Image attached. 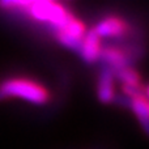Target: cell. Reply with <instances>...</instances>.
<instances>
[{
	"label": "cell",
	"instance_id": "cell-1",
	"mask_svg": "<svg viewBox=\"0 0 149 149\" xmlns=\"http://www.w3.org/2000/svg\"><path fill=\"white\" fill-rule=\"evenodd\" d=\"M0 7L25 13L36 22L49 25L51 29H54V31L64 26L71 18L74 17L73 13L70 12L62 3L52 0H9L0 1Z\"/></svg>",
	"mask_w": 149,
	"mask_h": 149
},
{
	"label": "cell",
	"instance_id": "cell-2",
	"mask_svg": "<svg viewBox=\"0 0 149 149\" xmlns=\"http://www.w3.org/2000/svg\"><path fill=\"white\" fill-rule=\"evenodd\" d=\"M18 98L36 106L50 102L51 93L39 81L28 77H8L0 81V101Z\"/></svg>",
	"mask_w": 149,
	"mask_h": 149
},
{
	"label": "cell",
	"instance_id": "cell-3",
	"mask_svg": "<svg viewBox=\"0 0 149 149\" xmlns=\"http://www.w3.org/2000/svg\"><path fill=\"white\" fill-rule=\"evenodd\" d=\"M86 30L88 29L85 26V24L74 16L64 26L55 30L54 36L62 46H64L65 49L71 50V51L77 52Z\"/></svg>",
	"mask_w": 149,
	"mask_h": 149
},
{
	"label": "cell",
	"instance_id": "cell-4",
	"mask_svg": "<svg viewBox=\"0 0 149 149\" xmlns=\"http://www.w3.org/2000/svg\"><path fill=\"white\" fill-rule=\"evenodd\" d=\"M98 37L102 38H119L128 33L130 25L124 18L115 15H110L101 18L93 28Z\"/></svg>",
	"mask_w": 149,
	"mask_h": 149
},
{
	"label": "cell",
	"instance_id": "cell-5",
	"mask_svg": "<svg viewBox=\"0 0 149 149\" xmlns=\"http://www.w3.org/2000/svg\"><path fill=\"white\" fill-rule=\"evenodd\" d=\"M115 74L111 70L102 67L98 73L97 79V100L102 105H110L114 103L116 97L115 90Z\"/></svg>",
	"mask_w": 149,
	"mask_h": 149
},
{
	"label": "cell",
	"instance_id": "cell-6",
	"mask_svg": "<svg viewBox=\"0 0 149 149\" xmlns=\"http://www.w3.org/2000/svg\"><path fill=\"white\" fill-rule=\"evenodd\" d=\"M101 50H102V42L101 38L95 34L93 29L86 30L84 38L79 47V55L86 64H94L100 60Z\"/></svg>",
	"mask_w": 149,
	"mask_h": 149
},
{
	"label": "cell",
	"instance_id": "cell-7",
	"mask_svg": "<svg viewBox=\"0 0 149 149\" xmlns=\"http://www.w3.org/2000/svg\"><path fill=\"white\" fill-rule=\"evenodd\" d=\"M103 67L111 70L114 73L130 65V56L124 50L116 46H102L100 60Z\"/></svg>",
	"mask_w": 149,
	"mask_h": 149
},
{
	"label": "cell",
	"instance_id": "cell-8",
	"mask_svg": "<svg viewBox=\"0 0 149 149\" xmlns=\"http://www.w3.org/2000/svg\"><path fill=\"white\" fill-rule=\"evenodd\" d=\"M128 107L134 113L135 118L137 119L140 127L143 128L144 134H148L149 124V103H148V92L140 93L132 98H128Z\"/></svg>",
	"mask_w": 149,
	"mask_h": 149
},
{
	"label": "cell",
	"instance_id": "cell-9",
	"mask_svg": "<svg viewBox=\"0 0 149 149\" xmlns=\"http://www.w3.org/2000/svg\"><path fill=\"white\" fill-rule=\"evenodd\" d=\"M114 74H115V80H119L122 82V86L135 88V89H140V88L144 86L139 72L134 67H131V65L118 71V72H115Z\"/></svg>",
	"mask_w": 149,
	"mask_h": 149
}]
</instances>
